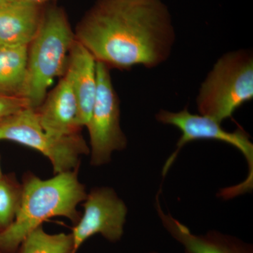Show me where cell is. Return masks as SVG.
Returning <instances> with one entry per match:
<instances>
[{
	"mask_svg": "<svg viewBox=\"0 0 253 253\" xmlns=\"http://www.w3.org/2000/svg\"><path fill=\"white\" fill-rule=\"evenodd\" d=\"M75 36L96 61L122 70L157 67L175 41L172 17L161 0H98Z\"/></svg>",
	"mask_w": 253,
	"mask_h": 253,
	"instance_id": "cell-1",
	"label": "cell"
},
{
	"mask_svg": "<svg viewBox=\"0 0 253 253\" xmlns=\"http://www.w3.org/2000/svg\"><path fill=\"white\" fill-rule=\"evenodd\" d=\"M79 169L46 179L31 172L23 174L22 201L14 222L0 231V253H17L25 238L50 218L65 217L77 224L81 217L78 206L87 194Z\"/></svg>",
	"mask_w": 253,
	"mask_h": 253,
	"instance_id": "cell-2",
	"label": "cell"
},
{
	"mask_svg": "<svg viewBox=\"0 0 253 253\" xmlns=\"http://www.w3.org/2000/svg\"><path fill=\"white\" fill-rule=\"evenodd\" d=\"M76 41L66 13L58 6L43 11L41 26L28 47L27 76L22 97L37 110L55 78L66 72L68 56Z\"/></svg>",
	"mask_w": 253,
	"mask_h": 253,
	"instance_id": "cell-3",
	"label": "cell"
},
{
	"mask_svg": "<svg viewBox=\"0 0 253 253\" xmlns=\"http://www.w3.org/2000/svg\"><path fill=\"white\" fill-rule=\"evenodd\" d=\"M253 98V54L238 50L218 59L201 84L196 101L200 114L221 123Z\"/></svg>",
	"mask_w": 253,
	"mask_h": 253,
	"instance_id": "cell-4",
	"label": "cell"
},
{
	"mask_svg": "<svg viewBox=\"0 0 253 253\" xmlns=\"http://www.w3.org/2000/svg\"><path fill=\"white\" fill-rule=\"evenodd\" d=\"M158 122L177 127L181 135L176 149L170 155L163 168L162 175L166 176L176 157L186 144L199 140H214L229 144L235 147L244 156L249 173L246 179L239 185L224 188L219 193L221 199H234L239 195L251 192L253 188V144L251 136L243 128L234 131L225 130L221 123L203 115L193 114L187 107L178 112L160 110L156 115Z\"/></svg>",
	"mask_w": 253,
	"mask_h": 253,
	"instance_id": "cell-5",
	"label": "cell"
},
{
	"mask_svg": "<svg viewBox=\"0 0 253 253\" xmlns=\"http://www.w3.org/2000/svg\"><path fill=\"white\" fill-rule=\"evenodd\" d=\"M10 141L38 151L51 163L54 174L80 169L89 147L81 133L58 137L44 130L36 110L26 108L0 121V141Z\"/></svg>",
	"mask_w": 253,
	"mask_h": 253,
	"instance_id": "cell-6",
	"label": "cell"
},
{
	"mask_svg": "<svg viewBox=\"0 0 253 253\" xmlns=\"http://www.w3.org/2000/svg\"><path fill=\"white\" fill-rule=\"evenodd\" d=\"M97 91L86 127L89 134L90 164L100 167L109 164L115 151H123L127 139L121 126V107L113 87L110 68L96 61Z\"/></svg>",
	"mask_w": 253,
	"mask_h": 253,
	"instance_id": "cell-7",
	"label": "cell"
},
{
	"mask_svg": "<svg viewBox=\"0 0 253 253\" xmlns=\"http://www.w3.org/2000/svg\"><path fill=\"white\" fill-rule=\"evenodd\" d=\"M83 206L84 212L71 232L73 253H77L85 241L96 234L113 244L122 239L128 208L114 189L95 186L87 192Z\"/></svg>",
	"mask_w": 253,
	"mask_h": 253,
	"instance_id": "cell-8",
	"label": "cell"
},
{
	"mask_svg": "<svg viewBox=\"0 0 253 253\" xmlns=\"http://www.w3.org/2000/svg\"><path fill=\"white\" fill-rule=\"evenodd\" d=\"M156 211L168 234L181 245L184 253H253V246L236 236L217 230L194 234L189 227L163 211L159 199L156 198Z\"/></svg>",
	"mask_w": 253,
	"mask_h": 253,
	"instance_id": "cell-9",
	"label": "cell"
},
{
	"mask_svg": "<svg viewBox=\"0 0 253 253\" xmlns=\"http://www.w3.org/2000/svg\"><path fill=\"white\" fill-rule=\"evenodd\" d=\"M36 111L42 126L52 135L64 137L81 133L77 100L65 73Z\"/></svg>",
	"mask_w": 253,
	"mask_h": 253,
	"instance_id": "cell-10",
	"label": "cell"
},
{
	"mask_svg": "<svg viewBox=\"0 0 253 253\" xmlns=\"http://www.w3.org/2000/svg\"><path fill=\"white\" fill-rule=\"evenodd\" d=\"M65 74L67 75L77 100L78 123L87 126L96 91V61L91 53L76 39L68 56Z\"/></svg>",
	"mask_w": 253,
	"mask_h": 253,
	"instance_id": "cell-11",
	"label": "cell"
},
{
	"mask_svg": "<svg viewBox=\"0 0 253 253\" xmlns=\"http://www.w3.org/2000/svg\"><path fill=\"white\" fill-rule=\"evenodd\" d=\"M40 5L9 1L0 8V45L28 46L41 26Z\"/></svg>",
	"mask_w": 253,
	"mask_h": 253,
	"instance_id": "cell-12",
	"label": "cell"
},
{
	"mask_svg": "<svg viewBox=\"0 0 253 253\" xmlns=\"http://www.w3.org/2000/svg\"><path fill=\"white\" fill-rule=\"evenodd\" d=\"M28 47L0 45V94L22 97L27 76Z\"/></svg>",
	"mask_w": 253,
	"mask_h": 253,
	"instance_id": "cell-13",
	"label": "cell"
},
{
	"mask_svg": "<svg viewBox=\"0 0 253 253\" xmlns=\"http://www.w3.org/2000/svg\"><path fill=\"white\" fill-rule=\"evenodd\" d=\"M72 234H49L42 226L30 233L23 240L17 253H73Z\"/></svg>",
	"mask_w": 253,
	"mask_h": 253,
	"instance_id": "cell-14",
	"label": "cell"
},
{
	"mask_svg": "<svg viewBox=\"0 0 253 253\" xmlns=\"http://www.w3.org/2000/svg\"><path fill=\"white\" fill-rule=\"evenodd\" d=\"M22 198V183L18 181L14 174L0 176V231L14 222Z\"/></svg>",
	"mask_w": 253,
	"mask_h": 253,
	"instance_id": "cell-15",
	"label": "cell"
},
{
	"mask_svg": "<svg viewBox=\"0 0 253 253\" xmlns=\"http://www.w3.org/2000/svg\"><path fill=\"white\" fill-rule=\"evenodd\" d=\"M26 108L29 106L23 98L0 94V121Z\"/></svg>",
	"mask_w": 253,
	"mask_h": 253,
	"instance_id": "cell-16",
	"label": "cell"
},
{
	"mask_svg": "<svg viewBox=\"0 0 253 253\" xmlns=\"http://www.w3.org/2000/svg\"><path fill=\"white\" fill-rule=\"evenodd\" d=\"M9 1H16V2H24L28 4L40 5L42 6L44 3L51 1V0H9Z\"/></svg>",
	"mask_w": 253,
	"mask_h": 253,
	"instance_id": "cell-17",
	"label": "cell"
},
{
	"mask_svg": "<svg viewBox=\"0 0 253 253\" xmlns=\"http://www.w3.org/2000/svg\"><path fill=\"white\" fill-rule=\"evenodd\" d=\"M9 2V0H0V8L2 7L5 4Z\"/></svg>",
	"mask_w": 253,
	"mask_h": 253,
	"instance_id": "cell-18",
	"label": "cell"
},
{
	"mask_svg": "<svg viewBox=\"0 0 253 253\" xmlns=\"http://www.w3.org/2000/svg\"><path fill=\"white\" fill-rule=\"evenodd\" d=\"M2 174H3V173H2V171H1V163H0V176L2 175Z\"/></svg>",
	"mask_w": 253,
	"mask_h": 253,
	"instance_id": "cell-19",
	"label": "cell"
},
{
	"mask_svg": "<svg viewBox=\"0 0 253 253\" xmlns=\"http://www.w3.org/2000/svg\"><path fill=\"white\" fill-rule=\"evenodd\" d=\"M147 253H160L156 252V251H151V252Z\"/></svg>",
	"mask_w": 253,
	"mask_h": 253,
	"instance_id": "cell-20",
	"label": "cell"
}]
</instances>
